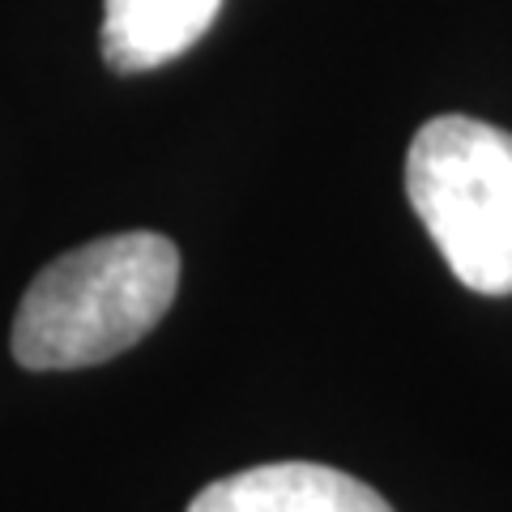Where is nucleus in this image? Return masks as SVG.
<instances>
[{"mask_svg": "<svg viewBox=\"0 0 512 512\" xmlns=\"http://www.w3.org/2000/svg\"><path fill=\"white\" fill-rule=\"evenodd\" d=\"M218 9L222 0H103V60L116 73H150L184 56Z\"/></svg>", "mask_w": 512, "mask_h": 512, "instance_id": "obj_4", "label": "nucleus"}, {"mask_svg": "<svg viewBox=\"0 0 512 512\" xmlns=\"http://www.w3.org/2000/svg\"><path fill=\"white\" fill-rule=\"evenodd\" d=\"M180 248L154 231L103 235L56 256L13 316V359L30 372H73L124 355L171 312Z\"/></svg>", "mask_w": 512, "mask_h": 512, "instance_id": "obj_1", "label": "nucleus"}, {"mask_svg": "<svg viewBox=\"0 0 512 512\" xmlns=\"http://www.w3.org/2000/svg\"><path fill=\"white\" fill-rule=\"evenodd\" d=\"M406 192L461 286L512 295V137L470 116H436L410 141Z\"/></svg>", "mask_w": 512, "mask_h": 512, "instance_id": "obj_2", "label": "nucleus"}, {"mask_svg": "<svg viewBox=\"0 0 512 512\" xmlns=\"http://www.w3.org/2000/svg\"><path fill=\"white\" fill-rule=\"evenodd\" d=\"M188 512H393L380 491L316 461H274L205 487Z\"/></svg>", "mask_w": 512, "mask_h": 512, "instance_id": "obj_3", "label": "nucleus"}]
</instances>
